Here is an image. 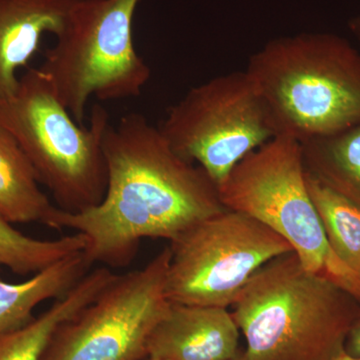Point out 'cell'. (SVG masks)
<instances>
[{
    "label": "cell",
    "mask_w": 360,
    "mask_h": 360,
    "mask_svg": "<svg viewBox=\"0 0 360 360\" xmlns=\"http://www.w3.org/2000/svg\"><path fill=\"white\" fill-rule=\"evenodd\" d=\"M103 148L108 174L103 200L80 212L56 207L47 226L82 234L90 265L127 266L143 239L172 241L226 210L205 170L181 158L141 113L110 123Z\"/></svg>",
    "instance_id": "6da1fadb"
},
{
    "label": "cell",
    "mask_w": 360,
    "mask_h": 360,
    "mask_svg": "<svg viewBox=\"0 0 360 360\" xmlns=\"http://www.w3.org/2000/svg\"><path fill=\"white\" fill-rule=\"evenodd\" d=\"M217 189L226 210L269 227L290 243L305 269L360 302V277L331 250L310 198L300 141L277 135L240 160Z\"/></svg>",
    "instance_id": "5b68a950"
},
{
    "label": "cell",
    "mask_w": 360,
    "mask_h": 360,
    "mask_svg": "<svg viewBox=\"0 0 360 360\" xmlns=\"http://www.w3.org/2000/svg\"><path fill=\"white\" fill-rule=\"evenodd\" d=\"M141 0H80L39 70L58 101L82 125L91 97L139 96L151 70L135 49L132 22Z\"/></svg>",
    "instance_id": "8992f818"
},
{
    "label": "cell",
    "mask_w": 360,
    "mask_h": 360,
    "mask_svg": "<svg viewBox=\"0 0 360 360\" xmlns=\"http://www.w3.org/2000/svg\"><path fill=\"white\" fill-rule=\"evenodd\" d=\"M86 239L73 233L58 239L25 236L0 217V269L6 267L18 276L41 271L73 253L84 250Z\"/></svg>",
    "instance_id": "e0dca14e"
},
{
    "label": "cell",
    "mask_w": 360,
    "mask_h": 360,
    "mask_svg": "<svg viewBox=\"0 0 360 360\" xmlns=\"http://www.w3.org/2000/svg\"><path fill=\"white\" fill-rule=\"evenodd\" d=\"M148 360H161V359H148Z\"/></svg>",
    "instance_id": "7402d4cb"
},
{
    "label": "cell",
    "mask_w": 360,
    "mask_h": 360,
    "mask_svg": "<svg viewBox=\"0 0 360 360\" xmlns=\"http://www.w3.org/2000/svg\"><path fill=\"white\" fill-rule=\"evenodd\" d=\"M169 246L146 266L115 274L98 295L54 333L42 360H141L165 316Z\"/></svg>",
    "instance_id": "9c48e42d"
},
{
    "label": "cell",
    "mask_w": 360,
    "mask_h": 360,
    "mask_svg": "<svg viewBox=\"0 0 360 360\" xmlns=\"http://www.w3.org/2000/svg\"><path fill=\"white\" fill-rule=\"evenodd\" d=\"M307 186L331 250L360 277L359 206L323 186L307 172Z\"/></svg>",
    "instance_id": "2e32d148"
},
{
    "label": "cell",
    "mask_w": 360,
    "mask_h": 360,
    "mask_svg": "<svg viewBox=\"0 0 360 360\" xmlns=\"http://www.w3.org/2000/svg\"><path fill=\"white\" fill-rule=\"evenodd\" d=\"M110 267L86 274L66 295L23 328L0 335V360H42L59 326L91 302L112 281Z\"/></svg>",
    "instance_id": "7c38bea8"
},
{
    "label": "cell",
    "mask_w": 360,
    "mask_h": 360,
    "mask_svg": "<svg viewBox=\"0 0 360 360\" xmlns=\"http://www.w3.org/2000/svg\"><path fill=\"white\" fill-rule=\"evenodd\" d=\"M80 0H0V101L14 96L18 70L39 51L44 33L58 35Z\"/></svg>",
    "instance_id": "8fae6325"
},
{
    "label": "cell",
    "mask_w": 360,
    "mask_h": 360,
    "mask_svg": "<svg viewBox=\"0 0 360 360\" xmlns=\"http://www.w3.org/2000/svg\"><path fill=\"white\" fill-rule=\"evenodd\" d=\"M348 27H349L350 32L354 34L355 39L360 42V14L348 22Z\"/></svg>",
    "instance_id": "d6986e66"
},
{
    "label": "cell",
    "mask_w": 360,
    "mask_h": 360,
    "mask_svg": "<svg viewBox=\"0 0 360 360\" xmlns=\"http://www.w3.org/2000/svg\"><path fill=\"white\" fill-rule=\"evenodd\" d=\"M345 350L352 356L360 357V315L348 331L345 341Z\"/></svg>",
    "instance_id": "ac0fdd59"
},
{
    "label": "cell",
    "mask_w": 360,
    "mask_h": 360,
    "mask_svg": "<svg viewBox=\"0 0 360 360\" xmlns=\"http://www.w3.org/2000/svg\"><path fill=\"white\" fill-rule=\"evenodd\" d=\"M300 144L307 172L360 207V123Z\"/></svg>",
    "instance_id": "9a60e30c"
},
{
    "label": "cell",
    "mask_w": 360,
    "mask_h": 360,
    "mask_svg": "<svg viewBox=\"0 0 360 360\" xmlns=\"http://www.w3.org/2000/svg\"><path fill=\"white\" fill-rule=\"evenodd\" d=\"M158 129L217 187L246 155L278 135L262 92L245 70L191 87Z\"/></svg>",
    "instance_id": "52a82bcc"
},
{
    "label": "cell",
    "mask_w": 360,
    "mask_h": 360,
    "mask_svg": "<svg viewBox=\"0 0 360 360\" xmlns=\"http://www.w3.org/2000/svg\"><path fill=\"white\" fill-rule=\"evenodd\" d=\"M324 360H360V357L352 356L348 354L345 350V347L341 348L340 350L336 352L335 354L330 355L328 359Z\"/></svg>",
    "instance_id": "ffe728a7"
},
{
    "label": "cell",
    "mask_w": 360,
    "mask_h": 360,
    "mask_svg": "<svg viewBox=\"0 0 360 360\" xmlns=\"http://www.w3.org/2000/svg\"><path fill=\"white\" fill-rule=\"evenodd\" d=\"M39 184L20 144L0 125V217L11 224L40 222L49 226L56 206Z\"/></svg>",
    "instance_id": "5bb4252c"
},
{
    "label": "cell",
    "mask_w": 360,
    "mask_h": 360,
    "mask_svg": "<svg viewBox=\"0 0 360 360\" xmlns=\"http://www.w3.org/2000/svg\"><path fill=\"white\" fill-rule=\"evenodd\" d=\"M165 292L172 302L233 305L251 277L293 252L285 239L257 219L225 210L170 241Z\"/></svg>",
    "instance_id": "ba28073f"
},
{
    "label": "cell",
    "mask_w": 360,
    "mask_h": 360,
    "mask_svg": "<svg viewBox=\"0 0 360 360\" xmlns=\"http://www.w3.org/2000/svg\"><path fill=\"white\" fill-rule=\"evenodd\" d=\"M94 105L89 127L73 120L39 68H28L11 98L0 101V125L27 156L59 210L80 212L103 200L108 186L103 141L110 125Z\"/></svg>",
    "instance_id": "277c9868"
},
{
    "label": "cell",
    "mask_w": 360,
    "mask_h": 360,
    "mask_svg": "<svg viewBox=\"0 0 360 360\" xmlns=\"http://www.w3.org/2000/svg\"><path fill=\"white\" fill-rule=\"evenodd\" d=\"M239 333L238 324L227 309L172 302L149 338L148 357L227 360L241 352Z\"/></svg>",
    "instance_id": "30bf717a"
},
{
    "label": "cell",
    "mask_w": 360,
    "mask_h": 360,
    "mask_svg": "<svg viewBox=\"0 0 360 360\" xmlns=\"http://www.w3.org/2000/svg\"><path fill=\"white\" fill-rule=\"evenodd\" d=\"M227 360H248V357H246V355L245 354V350L243 352H239L236 356L232 357V359H229Z\"/></svg>",
    "instance_id": "44dd1931"
},
{
    "label": "cell",
    "mask_w": 360,
    "mask_h": 360,
    "mask_svg": "<svg viewBox=\"0 0 360 360\" xmlns=\"http://www.w3.org/2000/svg\"><path fill=\"white\" fill-rule=\"evenodd\" d=\"M91 267L84 250L59 260L21 283L0 279V335L23 328L40 303L66 295Z\"/></svg>",
    "instance_id": "4fadbf2b"
},
{
    "label": "cell",
    "mask_w": 360,
    "mask_h": 360,
    "mask_svg": "<svg viewBox=\"0 0 360 360\" xmlns=\"http://www.w3.org/2000/svg\"><path fill=\"white\" fill-rule=\"evenodd\" d=\"M231 312L248 360H324L345 347L360 302L309 271L295 252L270 260L251 277Z\"/></svg>",
    "instance_id": "7a4b0ae2"
},
{
    "label": "cell",
    "mask_w": 360,
    "mask_h": 360,
    "mask_svg": "<svg viewBox=\"0 0 360 360\" xmlns=\"http://www.w3.org/2000/svg\"><path fill=\"white\" fill-rule=\"evenodd\" d=\"M245 70L278 135L303 142L360 123V52L345 37L300 33L272 39Z\"/></svg>",
    "instance_id": "3957f363"
}]
</instances>
